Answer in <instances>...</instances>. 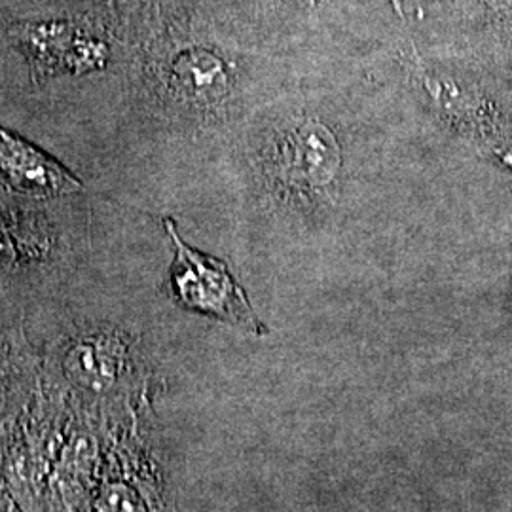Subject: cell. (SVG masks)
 I'll return each mask as SVG.
<instances>
[{"mask_svg":"<svg viewBox=\"0 0 512 512\" xmlns=\"http://www.w3.org/2000/svg\"><path fill=\"white\" fill-rule=\"evenodd\" d=\"M340 147L330 129L308 120L291 129L275 154V171L281 181L296 188H321L336 177Z\"/></svg>","mask_w":512,"mask_h":512,"instance_id":"3","label":"cell"},{"mask_svg":"<svg viewBox=\"0 0 512 512\" xmlns=\"http://www.w3.org/2000/svg\"><path fill=\"white\" fill-rule=\"evenodd\" d=\"M177 86L186 95L209 97L224 88L222 65L219 59L207 54H188L175 65Z\"/></svg>","mask_w":512,"mask_h":512,"instance_id":"6","label":"cell"},{"mask_svg":"<svg viewBox=\"0 0 512 512\" xmlns=\"http://www.w3.org/2000/svg\"><path fill=\"white\" fill-rule=\"evenodd\" d=\"M31 59L35 78L50 74L97 71L107 61V46L80 37L63 25H31L18 35Z\"/></svg>","mask_w":512,"mask_h":512,"instance_id":"4","label":"cell"},{"mask_svg":"<svg viewBox=\"0 0 512 512\" xmlns=\"http://www.w3.org/2000/svg\"><path fill=\"white\" fill-rule=\"evenodd\" d=\"M0 186L29 200H48L84 190L50 154L0 126Z\"/></svg>","mask_w":512,"mask_h":512,"instance_id":"2","label":"cell"},{"mask_svg":"<svg viewBox=\"0 0 512 512\" xmlns=\"http://www.w3.org/2000/svg\"><path fill=\"white\" fill-rule=\"evenodd\" d=\"M120 366L122 349L109 336H90L76 342L65 361V368L74 382L93 391H105L114 384Z\"/></svg>","mask_w":512,"mask_h":512,"instance_id":"5","label":"cell"},{"mask_svg":"<svg viewBox=\"0 0 512 512\" xmlns=\"http://www.w3.org/2000/svg\"><path fill=\"white\" fill-rule=\"evenodd\" d=\"M105 512H145L137 495L124 486H116L105 494Z\"/></svg>","mask_w":512,"mask_h":512,"instance_id":"7","label":"cell"},{"mask_svg":"<svg viewBox=\"0 0 512 512\" xmlns=\"http://www.w3.org/2000/svg\"><path fill=\"white\" fill-rule=\"evenodd\" d=\"M18 247L16 241L12 239V230L0 222V258H16Z\"/></svg>","mask_w":512,"mask_h":512,"instance_id":"8","label":"cell"},{"mask_svg":"<svg viewBox=\"0 0 512 512\" xmlns=\"http://www.w3.org/2000/svg\"><path fill=\"white\" fill-rule=\"evenodd\" d=\"M165 228L175 247L169 283L177 302L186 310L213 315L256 334L266 332L228 266L184 243L173 220H165Z\"/></svg>","mask_w":512,"mask_h":512,"instance_id":"1","label":"cell"}]
</instances>
